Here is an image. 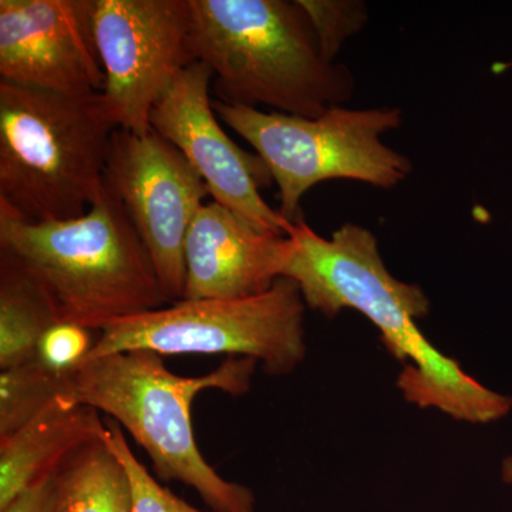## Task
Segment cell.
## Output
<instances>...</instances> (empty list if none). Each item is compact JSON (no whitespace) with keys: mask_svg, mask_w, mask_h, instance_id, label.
Listing matches in <instances>:
<instances>
[{"mask_svg":"<svg viewBox=\"0 0 512 512\" xmlns=\"http://www.w3.org/2000/svg\"><path fill=\"white\" fill-rule=\"evenodd\" d=\"M501 478L505 484L512 485V456L504 458L501 464Z\"/></svg>","mask_w":512,"mask_h":512,"instance_id":"44dd1931","label":"cell"},{"mask_svg":"<svg viewBox=\"0 0 512 512\" xmlns=\"http://www.w3.org/2000/svg\"><path fill=\"white\" fill-rule=\"evenodd\" d=\"M256 365L248 357H227L207 375L185 377L151 350L111 353L67 373L62 396L107 414L146 450L161 480L191 487L212 511L255 512L254 493L225 480L202 456L191 409L205 390L247 394Z\"/></svg>","mask_w":512,"mask_h":512,"instance_id":"3957f363","label":"cell"},{"mask_svg":"<svg viewBox=\"0 0 512 512\" xmlns=\"http://www.w3.org/2000/svg\"><path fill=\"white\" fill-rule=\"evenodd\" d=\"M66 375H59L39 359L0 373V440L46 409L62 394Z\"/></svg>","mask_w":512,"mask_h":512,"instance_id":"2e32d148","label":"cell"},{"mask_svg":"<svg viewBox=\"0 0 512 512\" xmlns=\"http://www.w3.org/2000/svg\"><path fill=\"white\" fill-rule=\"evenodd\" d=\"M215 113L251 144L278 185L282 217L302 220L301 201L316 184L353 180L390 190L403 183L413 163L387 147L383 134L403 123L399 107L336 106L316 119L212 101Z\"/></svg>","mask_w":512,"mask_h":512,"instance_id":"8992f818","label":"cell"},{"mask_svg":"<svg viewBox=\"0 0 512 512\" xmlns=\"http://www.w3.org/2000/svg\"><path fill=\"white\" fill-rule=\"evenodd\" d=\"M212 82L207 64L187 67L151 111V128L190 161L212 200L259 231L288 237L295 224L261 195L274 180L258 154L245 153L225 133L212 106Z\"/></svg>","mask_w":512,"mask_h":512,"instance_id":"30bf717a","label":"cell"},{"mask_svg":"<svg viewBox=\"0 0 512 512\" xmlns=\"http://www.w3.org/2000/svg\"><path fill=\"white\" fill-rule=\"evenodd\" d=\"M94 343L92 330L70 323H56L40 339L37 359L53 372L67 375L82 365Z\"/></svg>","mask_w":512,"mask_h":512,"instance_id":"d6986e66","label":"cell"},{"mask_svg":"<svg viewBox=\"0 0 512 512\" xmlns=\"http://www.w3.org/2000/svg\"><path fill=\"white\" fill-rule=\"evenodd\" d=\"M311 20L326 59L335 62L348 37L362 30L369 19L363 2L353 0H298Z\"/></svg>","mask_w":512,"mask_h":512,"instance_id":"ac0fdd59","label":"cell"},{"mask_svg":"<svg viewBox=\"0 0 512 512\" xmlns=\"http://www.w3.org/2000/svg\"><path fill=\"white\" fill-rule=\"evenodd\" d=\"M106 443L126 468L133 494V512H217L198 510L158 483L131 451L123 429L111 419L106 421Z\"/></svg>","mask_w":512,"mask_h":512,"instance_id":"e0dca14e","label":"cell"},{"mask_svg":"<svg viewBox=\"0 0 512 512\" xmlns=\"http://www.w3.org/2000/svg\"><path fill=\"white\" fill-rule=\"evenodd\" d=\"M55 512H133L126 468L106 437L77 450L57 468Z\"/></svg>","mask_w":512,"mask_h":512,"instance_id":"9a60e30c","label":"cell"},{"mask_svg":"<svg viewBox=\"0 0 512 512\" xmlns=\"http://www.w3.org/2000/svg\"><path fill=\"white\" fill-rule=\"evenodd\" d=\"M0 252L43 289L60 323L100 332L171 303L106 181L92 208L74 220L28 222L0 208Z\"/></svg>","mask_w":512,"mask_h":512,"instance_id":"277c9868","label":"cell"},{"mask_svg":"<svg viewBox=\"0 0 512 512\" xmlns=\"http://www.w3.org/2000/svg\"><path fill=\"white\" fill-rule=\"evenodd\" d=\"M305 309L298 285L288 278H279L269 291L251 298L183 299L109 323L84 362L151 350L161 356L248 357L261 363L266 375H291L308 352Z\"/></svg>","mask_w":512,"mask_h":512,"instance_id":"52a82bcc","label":"cell"},{"mask_svg":"<svg viewBox=\"0 0 512 512\" xmlns=\"http://www.w3.org/2000/svg\"><path fill=\"white\" fill-rule=\"evenodd\" d=\"M59 322L43 289L0 252V370L35 360L43 335Z\"/></svg>","mask_w":512,"mask_h":512,"instance_id":"5bb4252c","label":"cell"},{"mask_svg":"<svg viewBox=\"0 0 512 512\" xmlns=\"http://www.w3.org/2000/svg\"><path fill=\"white\" fill-rule=\"evenodd\" d=\"M103 97L120 130L151 131L154 106L197 62L190 0H94Z\"/></svg>","mask_w":512,"mask_h":512,"instance_id":"ba28073f","label":"cell"},{"mask_svg":"<svg viewBox=\"0 0 512 512\" xmlns=\"http://www.w3.org/2000/svg\"><path fill=\"white\" fill-rule=\"evenodd\" d=\"M94 0H0V82L84 96L106 83Z\"/></svg>","mask_w":512,"mask_h":512,"instance_id":"8fae6325","label":"cell"},{"mask_svg":"<svg viewBox=\"0 0 512 512\" xmlns=\"http://www.w3.org/2000/svg\"><path fill=\"white\" fill-rule=\"evenodd\" d=\"M99 413L59 394L25 426L0 440V508L29 485L53 476L86 444L103 440L106 423Z\"/></svg>","mask_w":512,"mask_h":512,"instance_id":"4fadbf2b","label":"cell"},{"mask_svg":"<svg viewBox=\"0 0 512 512\" xmlns=\"http://www.w3.org/2000/svg\"><path fill=\"white\" fill-rule=\"evenodd\" d=\"M291 239L259 231L211 200L195 215L185 239L187 301L245 299L282 278Z\"/></svg>","mask_w":512,"mask_h":512,"instance_id":"7c38bea8","label":"cell"},{"mask_svg":"<svg viewBox=\"0 0 512 512\" xmlns=\"http://www.w3.org/2000/svg\"><path fill=\"white\" fill-rule=\"evenodd\" d=\"M104 181L117 195L143 241L171 303L185 293V239L211 197L207 184L174 144L154 131L117 128Z\"/></svg>","mask_w":512,"mask_h":512,"instance_id":"9c48e42d","label":"cell"},{"mask_svg":"<svg viewBox=\"0 0 512 512\" xmlns=\"http://www.w3.org/2000/svg\"><path fill=\"white\" fill-rule=\"evenodd\" d=\"M117 128L103 93L0 82V208L28 222L83 217L103 191Z\"/></svg>","mask_w":512,"mask_h":512,"instance_id":"5b68a950","label":"cell"},{"mask_svg":"<svg viewBox=\"0 0 512 512\" xmlns=\"http://www.w3.org/2000/svg\"><path fill=\"white\" fill-rule=\"evenodd\" d=\"M288 237L291 249L282 278L298 285L306 308L326 318L345 309L366 316L379 330L387 352L406 363L396 386L407 403L456 414L474 402L477 380L437 349L417 325L430 313L429 296L419 285L392 275L372 231L346 222L323 238L299 220Z\"/></svg>","mask_w":512,"mask_h":512,"instance_id":"6da1fadb","label":"cell"},{"mask_svg":"<svg viewBox=\"0 0 512 512\" xmlns=\"http://www.w3.org/2000/svg\"><path fill=\"white\" fill-rule=\"evenodd\" d=\"M190 3L192 50L221 103L316 119L352 99V72L323 56L298 0Z\"/></svg>","mask_w":512,"mask_h":512,"instance_id":"7a4b0ae2","label":"cell"},{"mask_svg":"<svg viewBox=\"0 0 512 512\" xmlns=\"http://www.w3.org/2000/svg\"><path fill=\"white\" fill-rule=\"evenodd\" d=\"M57 503L56 473L42 478L20 491L0 512H55Z\"/></svg>","mask_w":512,"mask_h":512,"instance_id":"ffe728a7","label":"cell"}]
</instances>
